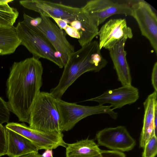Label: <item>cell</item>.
I'll return each instance as SVG.
<instances>
[{
    "mask_svg": "<svg viewBox=\"0 0 157 157\" xmlns=\"http://www.w3.org/2000/svg\"><path fill=\"white\" fill-rule=\"evenodd\" d=\"M10 111L7 102L0 97V123H8L10 118Z\"/></svg>",
    "mask_w": 157,
    "mask_h": 157,
    "instance_id": "7402d4cb",
    "label": "cell"
},
{
    "mask_svg": "<svg viewBox=\"0 0 157 157\" xmlns=\"http://www.w3.org/2000/svg\"><path fill=\"white\" fill-rule=\"evenodd\" d=\"M139 98L138 89L131 85L107 90L101 95L84 101L97 102L99 104H110L113 109H120L135 102Z\"/></svg>",
    "mask_w": 157,
    "mask_h": 157,
    "instance_id": "4fadbf2b",
    "label": "cell"
},
{
    "mask_svg": "<svg viewBox=\"0 0 157 157\" xmlns=\"http://www.w3.org/2000/svg\"><path fill=\"white\" fill-rule=\"evenodd\" d=\"M123 39L109 50L118 80L122 86L131 85L132 78L130 68L127 61V52L124 49L126 41Z\"/></svg>",
    "mask_w": 157,
    "mask_h": 157,
    "instance_id": "2e32d148",
    "label": "cell"
},
{
    "mask_svg": "<svg viewBox=\"0 0 157 157\" xmlns=\"http://www.w3.org/2000/svg\"><path fill=\"white\" fill-rule=\"evenodd\" d=\"M66 157H102V150L93 140L88 138L67 144Z\"/></svg>",
    "mask_w": 157,
    "mask_h": 157,
    "instance_id": "ac0fdd59",
    "label": "cell"
},
{
    "mask_svg": "<svg viewBox=\"0 0 157 157\" xmlns=\"http://www.w3.org/2000/svg\"><path fill=\"white\" fill-rule=\"evenodd\" d=\"M38 13L40 16L36 17L24 13L23 21L50 42L56 52L60 54V59L64 66L69 56L75 51L74 48L66 38V34L52 21L50 17L41 11Z\"/></svg>",
    "mask_w": 157,
    "mask_h": 157,
    "instance_id": "277c9868",
    "label": "cell"
},
{
    "mask_svg": "<svg viewBox=\"0 0 157 157\" xmlns=\"http://www.w3.org/2000/svg\"><path fill=\"white\" fill-rule=\"evenodd\" d=\"M20 157H44L38 153H33L27 154Z\"/></svg>",
    "mask_w": 157,
    "mask_h": 157,
    "instance_id": "83f0119b",
    "label": "cell"
},
{
    "mask_svg": "<svg viewBox=\"0 0 157 157\" xmlns=\"http://www.w3.org/2000/svg\"><path fill=\"white\" fill-rule=\"evenodd\" d=\"M96 138L98 145L111 150L128 151L136 145V140L124 126L105 128L97 133Z\"/></svg>",
    "mask_w": 157,
    "mask_h": 157,
    "instance_id": "9c48e42d",
    "label": "cell"
},
{
    "mask_svg": "<svg viewBox=\"0 0 157 157\" xmlns=\"http://www.w3.org/2000/svg\"><path fill=\"white\" fill-rule=\"evenodd\" d=\"M100 49L108 50L122 39H132V29L127 25L125 19H112L105 23L99 30Z\"/></svg>",
    "mask_w": 157,
    "mask_h": 157,
    "instance_id": "8fae6325",
    "label": "cell"
},
{
    "mask_svg": "<svg viewBox=\"0 0 157 157\" xmlns=\"http://www.w3.org/2000/svg\"><path fill=\"white\" fill-rule=\"evenodd\" d=\"M21 44L15 27L0 25V56L13 54Z\"/></svg>",
    "mask_w": 157,
    "mask_h": 157,
    "instance_id": "d6986e66",
    "label": "cell"
},
{
    "mask_svg": "<svg viewBox=\"0 0 157 157\" xmlns=\"http://www.w3.org/2000/svg\"><path fill=\"white\" fill-rule=\"evenodd\" d=\"M82 8L92 17L99 26L110 17L116 14L131 16V6L110 0H92Z\"/></svg>",
    "mask_w": 157,
    "mask_h": 157,
    "instance_id": "7c38bea8",
    "label": "cell"
},
{
    "mask_svg": "<svg viewBox=\"0 0 157 157\" xmlns=\"http://www.w3.org/2000/svg\"><path fill=\"white\" fill-rule=\"evenodd\" d=\"M63 30L71 37L78 39L79 38L80 36L77 30L68 24Z\"/></svg>",
    "mask_w": 157,
    "mask_h": 157,
    "instance_id": "484cf974",
    "label": "cell"
},
{
    "mask_svg": "<svg viewBox=\"0 0 157 157\" xmlns=\"http://www.w3.org/2000/svg\"><path fill=\"white\" fill-rule=\"evenodd\" d=\"M6 128L7 147L6 155L9 157H20L30 153L38 152V148L32 142L20 134Z\"/></svg>",
    "mask_w": 157,
    "mask_h": 157,
    "instance_id": "e0dca14e",
    "label": "cell"
},
{
    "mask_svg": "<svg viewBox=\"0 0 157 157\" xmlns=\"http://www.w3.org/2000/svg\"><path fill=\"white\" fill-rule=\"evenodd\" d=\"M49 157H53L52 155L51 156H49Z\"/></svg>",
    "mask_w": 157,
    "mask_h": 157,
    "instance_id": "f1b7e54d",
    "label": "cell"
},
{
    "mask_svg": "<svg viewBox=\"0 0 157 157\" xmlns=\"http://www.w3.org/2000/svg\"><path fill=\"white\" fill-rule=\"evenodd\" d=\"M7 149L6 128L0 123V157L6 155Z\"/></svg>",
    "mask_w": 157,
    "mask_h": 157,
    "instance_id": "603a6c76",
    "label": "cell"
},
{
    "mask_svg": "<svg viewBox=\"0 0 157 157\" xmlns=\"http://www.w3.org/2000/svg\"><path fill=\"white\" fill-rule=\"evenodd\" d=\"M97 41L94 40L75 51L69 56L64 66L58 85L50 93L56 99H61L67 90L84 73L90 71L98 72L108 61L102 56Z\"/></svg>",
    "mask_w": 157,
    "mask_h": 157,
    "instance_id": "7a4b0ae2",
    "label": "cell"
},
{
    "mask_svg": "<svg viewBox=\"0 0 157 157\" xmlns=\"http://www.w3.org/2000/svg\"><path fill=\"white\" fill-rule=\"evenodd\" d=\"M151 83L155 91L157 92V62L154 64L151 78Z\"/></svg>",
    "mask_w": 157,
    "mask_h": 157,
    "instance_id": "d4e9b609",
    "label": "cell"
},
{
    "mask_svg": "<svg viewBox=\"0 0 157 157\" xmlns=\"http://www.w3.org/2000/svg\"><path fill=\"white\" fill-rule=\"evenodd\" d=\"M13 0H0V25L12 26L17 18V9L11 7L9 3Z\"/></svg>",
    "mask_w": 157,
    "mask_h": 157,
    "instance_id": "ffe728a7",
    "label": "cell"
},
{
    "mask_svg": "<svg viewBox=\"0 0 157 157\" xmlns=\"http://www.w3.org/2000/svg\"><path fill=\"white\" fill-rule=\"evenodd\" d=\"M102 157H126L122 152L111 150H102Z\"/></svg>",
    "mask_w": 157,
    "mask_h": 157,
    "instance_id": "cb8c5ba5",
    "label": "cell"
},
{
    "mask_svg": "<svg viewBox=\"0 0 157 157\" xmlns=\"http://www.w3.org/2000/svg\"><path fill=\"white\" fill-rule=\"evenodd\" d=\"M143 148L142 157H155L157 154V136H152Z\"/></svg>",
    "mask_w": 157,
    "mask_h": 157,
    "instance_id": "44dd1931",
    "label": "cell"
},
{
    "mask_svg": "<svg viewBox=\"0 0 157 157\" xmlns=\"http://www.w3.org/2000/svg\"><path fill=\"white\" fill-rule=\"evenodd\" d=\"M131 16L136 21L142 35L148 39L157 54V17L151 6L138 0L131 6Z\"/></svg>",
    "mask_w": 157,
    "mask_h": 157,
    "instance_id": "52a82bcc",
    "label": "cell"
},
{
    "mask_svg": "<svg viewBox=\"0 0 157 157\" xmlns=\"http://www.w3.org/2000/svg\"><path fill=\"white\" fill-rule=\"evenodd\" d=\"M56 102L61 117L63 132L71 130L81 120L92 115L107 114L114 119L118 117V113L113 111L110 105L85 106L56 98Z\"/></svg>",
    "mask_w": 157,
    "mask_h": 157,
    "instance_id": "8992f818",
    "label": "cell"
},
{
    "mask_svg": "<svg viewBox=\"0 0 157 157\" xmlns=\"http://www.w3.org/2000/svg\"><path fill=\"white\" fill-rule=\"evenodd\" d=\"M51 18L54 21L58 26L62 30L64 29L68 25L67 22L64 20L54 17Z\"/></svg>",
    "mask_w": 157,
    "mask_h": 157,
    "instance_id": "4316f807",
    "label": "cell"
},
{
    "mask_svg": "<svg viewBox=\"0 0 157 157\" xmlns=\"http://www.w3.org/2000/svg\"><path fill=\"white\" fill-rule=\"evenodd\" d=\"M15 29L21 44L24 46L33 57L47 59L61 68L64 67L60 54L39 33L28 26L23 21L18 22Z\"/></svg>",
    "mask_w": 157,
    "mask_h": 157,
    "instance_id": "5b68a950",
    "label": "cell"
},
{
    "mask_svg": "<svg viewBox=\"0 0 157 157\" xmlns=\"http://www.w3.org/2000/svg\"><path fill=\"white\" fill-rule=\"evenodd\" d=\"M143 105L144 113L139 144L143 148L152 136H157V92L155 91L149 95Z\"/></svg>",
    "mask_w": 157,
    "mask_h": 157,
    "instance_id": "5bb4252c",
    "label": "cell"
},
{
    "mask_svg": "<svg viewBox=\"0 0 157 157\" xmlns=\"http://www.w3.org/2000/svg\"><path fill=\"white\" fill-rule=\"evenodd\" d=\"M81 8L75 19L68 25L78 32L80 36L78 42L82 47L92 41L98 35L99 29L98 26L92 17Z\"/></svg>",
    "mask_w": 157,
    "mask_h": 157,
    "instance_id": "9a60e30c",
    "label": "cell"
},
{
    "mask_svg": "<svg viewBox=\"0 0 157 157\" xmlns=\"http://www.w3.org/2000/svg\"><path fill=\"white\" fill-rule=\"evenodd\" d=\"M43 68L33 56L13 63L6 82L7 102L10 111L29 123L33 105L42 85Z\"/></svg>",
    "mask_w": 157,
    "mask_h": 157,
    "instance_id": "6da1fadb",
    "label": "cell"
},
{
    "mask_svg": "<svg viewBox=\"0 0 157 157\" xmlns=\"http://www.w3.org/2000/svg\"><path fill=\"white\" fill-rule=\"evenodd\" d=\"M5 127L27 138L33 143L39 150H51L61 146L66 147L63 134L47 133L31 128L24 123H8Z\"/></svg>",
    "mask_w": 157,
    "mask_h": 157,
    "instance_id": "ba28073f",
    "label": "cell"
},
{
    "mask_svg": "<svg viewBox=\"0 0 157 157\" xmlns=\"http://www.w3.org/2000/svg\"><path fill=\"white\" fill-rule=\"evenodd\" d=\"M19 2L25 8L37 12L41 11L51 18L62 19L66 21L68 24L75 19L82 10L81 8L46 0H21Z\"/></svg>",
    "mask_w": 157,
    "mask_h": 157,
    "instance_id": "30bf717a",
    "label": "cell"
},
{
    "mask_svg": "<svg viewBox=\"0 0 157 157\" xmlns=\"http://www.w3.org/2000/svg\"><path fill=\"white\" fill-rule=\"evenodd\" d=\"M29 127L44 132L63 134L56 98L49 93L40 92L32 109Z\"/></svg>",
    "mask_w": 157,
    "mask_h": 157,
    "instance_id": "3957f363",
    "label": "cell"
}]
</instances>
